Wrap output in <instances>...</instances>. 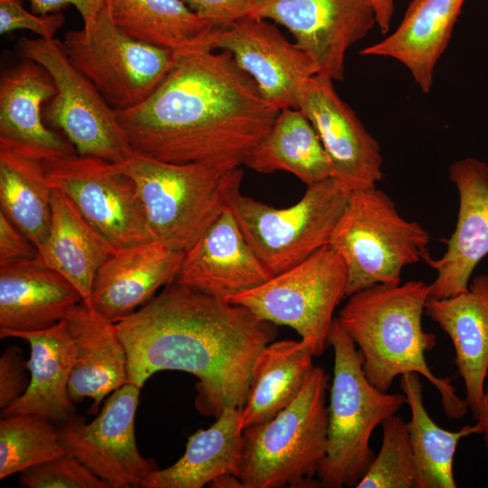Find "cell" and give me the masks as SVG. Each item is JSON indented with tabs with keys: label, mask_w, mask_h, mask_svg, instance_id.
Returning <instances> with one entry per match:
<instances>
[{
	"label": "cell",
	"mask_w": 488,
	"mask_h": 488,
	"mask_svg": "<svg viewBox=\"0 0 488 488\" xmlns=\"http://www.w3.org/2000/svg\"><path fill=\"white\" fill-rule=\"evenodd\" d=\"M199 47L179 55L141 104L117 111L136 153L227 172L244 164L280 110L227 52Z\"/></svg>",
	"instance_id": "cell-1"
},
{
	"label": "cell",
	"mask_w": 488,
	"mask_h": 488,
	"mask_svg": "<svg viewBox=\"0 0 488 488\" xmlns=\"http://www.w3.org/2000/svg\"><path fill=\"white\" fill-rule=\"evenodd\" d=\"M127 355V382L143 387L160 371L198 379L195 407L218 418L242 409L260 352L275 324L245 307L173 281L141 309L116 323Z\"/></svg>",
	"instance_id": "cell-2"
},
{
	"label": "cell",
	"mask_w": 488,
	"mask_h": 488,
	"mask_svg": "<svg viewBox=\"0 0 488 488\" xmlns=\"http://www.w3.org/2000/svg\"><path fill=\"white\" fill-rule=\"evenodd\" d=\"M428 296L423 281L375 285L348 296L336 318L358 347L372 385L386 392L396 377L416 372L437 389L446 415L460 419L469 409L466 399L457 395L449 378L435 375L426 360L436 344V335L422 327Z\"/></svg>",
	"instance_id": "cell-3"
},
{
	"label": "cell",
	"mask_w": 488,
	"mask_h": 488,
	"mask_svg": "<svg viewBox=\"0 0 488 488\" xmlns=\"http://www.w3.org/2000/svg\"><path fill=\"white\" fill-rule=\"evenodd\" d=\"M117 164L136 186L152 239L183 253L229 206L243 177L239 167L224 172L136 152Z\"/></svg>",
	"instance_id": "cell-4"
},
{
	"label": "cell",
	"mask_w": 488,
	"mask_h": 488,
	"mask_svg": "<svg viewBox=\"0 0 488 488\" xmlns=\"http://www.w3.org/2000/svg\"><path fill=\"white\" fill-rule=\"evenodd\" d=\"M329 377L314 366L295 399L270 419L243 429L237 476L244 488L321 487L325 459Z\"/></svg>",
	"instance_id": "cell-5"
},
{
	"label": "cell",
	"mask_w": 488,
	"mask_h": 488,
	"mask_svg": "<svg viewBox=\"0 0 488 488\" xmlns=\"http://www.w3.org/2000/svg\"><path fill=\"white\" fill-rule=\"evenodd\" d=\"M328 343L333 349L327 448L318 472L321 487H356L375 455L370 446L373 430L397 414L404 394L381 391L367 379L355 343L334 318Z\"/></svg>",
	"instance_id": "cell-6"
},
{
	"label": "cell",
	"mask_w": 488,
	"mask_h": 488,
	"mask_svg": "<svg viewBox=\"0 0 488 488\" xmlns=\"http://www.w3.org/2000/svg\"><path fill=\"white\" fill-rule=\"evenodd\" d=\"M429 239L376 185L351 191L328 243L346 265L345 298L375 285H399L402 269L428 253Z\"/></svg>",
	"instance_id": "cell-7"
},
{
	"label": "cell",
	"mask_w": 488,
	"mask_h": 488,
	"mask_svg": "<svg viewBox=\"0 0 488 488\" xmlns=\"http://www.w3.org/2000/svg\"><path fill=\"white\" fill-rule=\"evenodd\" d=\"M350 192L330 176L307 186L296 204L276 208L242 195L236 189L229 208L249 247L273 277L328 245Z\"/></svg>",
	"instance_id": "cell-8"
},
{
	"label": "cell",
	"mask_w": 488,
	"mask_h": 488,
	"mask_svg": "<svg viewBox=\"0 0 488 488\" xmlns=\"http://www.w3.org/2000/svg\"><path fill=\"white\" fill-rule=\"evenodd\" d=\"M347 268L330 246L301 263L226 301L248 309L256 318L294 329L314 357L329 345L333 312L345 298Z\"/></svg>",
	"instance_id": "cell-9"
},
{
	"label": "cell",
	"mask_w": 488,
	"mask_h": 488,
	"mask_svg": "<svg viewBox=\"0 0 488 488\" xmlns=\"http://www.w3.org/2000/svg\"><path fill=\"white\" fill-rule=\"evenodd\" d=\"M62 44L70 62L116 111L144 102L181 54L124 33L112 21L107 1L92 23L68 32Z\"/></svg>",
	"instance_id": "cell-10"
},
{
	"label": "cell",
	"mask_w": 488,
	"mask_h": 488,
	"mask_svg": "<svg viewBox=\"0 0 488 488\" xmlns=\"http://www.w3.org/2000/svg\"><path fill=\"white\" fill-rule=\"evenodd\" d=\"M18 49L23 59L40 64L53 80L56 93L43 109V118L62 131L78 155L119 164L135 153L117 111L70 62L62 42L22 38Z\"/></svg>",
	"instance_id": "cell-11"
},
{
	"label": "cell",
	"mask_w": 488,
	"mask_h": 488,
	"mask_svg": "<svg viewBox=\"0 0 488 488\" xmlns=\"http://www.w3.org/2000/svg\"><path fill=\"white\" fill-rule=\"evenodd\" d=\"M44 165L51 185L113 249L153 240L136 186L117 164L74 153L45 160Z\"/></svg>",
	"instance_id": "cell-12"
},
{
	"label": "cell",
	"mask_w": 488,
	"mask_h": 488,
	"mask_svg": "<svg viewBox=\"0 0 488 488\" xmlns=\"http://www.w3.org/2000/svg\"><path fill=\"white\" fill-rule=\"evenodd\" d=\"M141 389L127 382L113 391L90 423L74 415L58 426L66 452L111 488H142L147 476L158 469L136 446L135 419Z\"/></svg>",
	"instance_id": "cell-13"
},
{
	"label": "cell",
	"mask_w": 488,
	"mask_h": 488,
	"mask_svg": "<svg viewBox=\"0 0 488 488\" xmlns=\"http://www.w3.org/2000/svg\"><path fill=\"white\" fill-rule=\"evenodd\" d=\"M248 15L286 27L333 80H343L347 51L377 25L370 0H255Z\"/></svg>",
	"instance_id": "cell-14"
},
{
	"label": "cell",
	"mask_w": 488,
	"mask_h": 488,
	"mask_svg": "<svg viewBox=\"0 0 488 488\" xmlns=\"http://www.w3.org/2000/svg\"><path fill=\"white\" fill-rule=\"evenodd\" d=\"M210 48L229 52L264 99L278 110L297 108L303 88L317 74L310 57L266 19L246 15L215 26Z\"/></svg>",
	"instance_id": "cell-15"
},
{
	"label": "cell",
	"mask_w": 488,
	"mask_h": 488,
	"mask_svg": "<svg viewBox=\"0 0 488 488\" xmlns=\"http://www.w3.org/2000/svg\"><path fill=\"white\" fill-rule=\"evenodd\" d=\"M333 81L320 74L313 76L302 89L297 108L319 136L332 176L349 191L374 186L383 178L380 145L337 94Z\"/></svg>",
	"instance_id": "cell-16"
},
{
	"label": "cell",
	"mask_w": 488,
	"mask_h": 488,
	"mask_svg": "<svg viewBox=\"0 0 488 488\" xmlns=\"http://www.w3.org/2000/svg\"><path fill=\"white\" fill-rule=\"evenodd\" d=\"M449 178L459 194L455 229L438 258L423 260L437 273L428 298H444L468 289L471 275L488 254V164L466 157L451 164Z\"/></svg>",
	"instance_id": "cell-17"
},
{
	"label": "cell",
	"mask_w": 488,
	"mask_h": 488,
	"mask_svg": "<svg viewBox=\"0 0 488 488\" xmlns=\"http://www.w3.org/2000/svg\"><path fill=\"white\" fill-rule=\"evenodd\" d=\"M271 277L249 247L228 206L184 252L174 281L227 300Z\"/></svg>",
	"instance_id": "cell-18"
},
{
	"label": "cell",
	"mask_w": 488,
	"mask_h": 488,
	"mask_svg": "<svg viewBox=\"0 0 488 488\" xmlns=\"http://www.w3.org/2000/svg\"><path fill=\"white\" fill-rule=\"evenodd\" d=\"M183 254L155 240L116 249L97 272L90 309L113 323L125 319L174 280Z\"/></svg>",
	"instance_id": "cell-19"
},
{
	"label": "cell",
	"mask_w": 488,
	"mask_h": 488,
	"mask_svg": "<svg viewBox=\"0 0 488 488\" xmlns=\"http://www.w3.org/2000/svg\"><path fill=\"white\" fill-rule=\"evenodd\" d=\"M56 93L48 72L23 59L0 79V145L41 160L76 153L72 144L44 123V102Z\"/></svg>",
	"instance_id": "cell-20"
},
{
	"label": "cell",
	"mask_w": 488,
	"mask_h": 488,
	"mask_svg": "<svg viewBox=\"0 0 488 488\" xmlns=\"http://www.w3.org/2000/svg\"><path fill=\"white\" fill-rule=\"evenodd\" d=\"M0 337H14L30 345L27 369L31 377L23 395L1 410V418L33 414L57 426L75 415L76 408L68 392L75 352L65 320L43 330L14 332L0 329Z\"/></svg>",
	"instance_id": "cell-21"
},
{
	"label": "cell",
	"mask_w": 488,
	"mask_h": 488,
	"mask_svg": "<svg viewBox=\"0 0 488 488\" xmlns=\"http://www.w3.org/2000/svg\"><path fill=\"white\" fill-rule=\"evenodd\" d=\"M74 345L68 392L73 403L94 400L95 414L103 399L127 382V355L116 323L80 303L64 319Z\"/></svg>",
	"instance_id": "cell-22"
},
{
	"label": "cell",
	"mask_w": 488,
	"mask_h": 488,
	"mask_svg": "<svg viewBox=\"0 0 488 488\" xmlns=\"http://www.w3.org/2000/svg\"><path fill=\"white\" fill-rule=\"evenodd\" d=\"M80 303L78 290L38 257L0 265V329H47L64 320Z\"/></svg>",
	"instance_id": "cell-23"
},
{
	"label": "cell",
	"mask_w": 488,
	"mask_h": 488,
	"mask_svg": "<svg viewBox=\"0 0 488 488\" xmlns=\"http://www.w3.org/2000/svg\"><path fill=\"white\" fill-rule=\"evenodd\" d=\"M425 314L451 339L465 399L475 417L488 375V275L474 277L466 291L455 296L427 298Z\"/></svg>",
	"instance_id": "cell-24"
},
{
	"label": "cell",
	"mask_w": 488,
	"mask_h": 488,
	"mask_svg": "<svg viewBox=\"0 0 488 488\" xmlns=\"http://www.w3.org/2000/svg\"><path fill=\"white\" fill-rule=\"evenodd\" d=\"M465 0H412L394 32L361 51L394 59L410 72L423 93L433 86L435 68L448 46Z\"/></svg>",
	"instance_id": "cell-25"
},
{
	"label": "cell",
	"mask_w": 488,
	"mask_h": 488,
	"mask_svg": "<svg viewBox=\"0 0 488 488\" xmlns=\"http://www.w3.org/2000/svg\"><path fill=\"white\" fill-rule=\"evenodd\" d=\"M115 250L82 217L71 201L52 187L50 230L38 249V258L66 278L89 308L97 272Z\"/></svg>",
	"instance_id": "cell-26"
},
{
	"label": "cell",
	"mask_w": 488,
	"mask_h": 488,
	"mask_svg": "<svg viewBox=\"0 0 488 488\" xmlns=\"http://www.w3.org/2000/svg\"><path fill=\"white\" fill-rule=\"evenodd\" d=\"M242 444L241 409L226 408L210 427L191 435L183 456L153 471L142 488H202L224 474L237 476Z\"/></svg>",
	"instance_id": "cell-27"
},
{
	"label": "cell",
	"mask_w": 488,
	"mask_h": 488,
	"mask_svg": "<svg viewBox=\"0 0 488 488\" xmlns=\"http://www.w3.org/2000/svg\"><path fill=\"white\" fill-rule=\"evenodd\" d=\"M244 164L261 174L286 171L306 186L333 174L330 159L307 117L298 108L281 109Z\"/></svg>",
	"instance_id": "cell-28"
},
{
	"label": "cell",
	"mask_w": 488,
	"mask_h": 488,
	"mask_svg": "<svg viewBox=\"0 0 488 488\" xmlns=\"http://www.w3.org/2000/svg\"><path fill=\"white\" fill-rule=\"evenodd\" d=\"M107 2L114 23L138 42L176 53L199 47L210 48V35L215 26L183 0Z\"/></svg>",
	"instance_id": "cell-29"
},
{
	"label": "cell",
	"mask_w": 488,
	"mask_h": 488,
	"mask_svg": "<svg viewBox=\"0 0 488 488\" xmlns=\"http://www.w3.org/2000/svg\"><path fill=\"white\" fill-rule=\"evenodd\" d=\"M314 357L303 340H281L264 347L253 364L241 409L243 429L270 419L295 399L314 368Z\"/></svg>",
	"instance_id": "cell-30"
},
{
	"label": "cell",
	"mask_w": 488,
	"mask_h": 488,
	"mask_svg": "<svg viewBox=\"0 0 488 488\" xmlns=\"http://www.w3.org/2000/svg\"><path fill=\"white\" fill-rule=\"evenodd\" d=\"M52 192L43 160L0 145V211L38 249L50 230Z\"/></svg>",
	"instance_id": "cell-31"
},
{
	"label": "cell",
	"mask_w": 488,
	"mask_h": 488,
	"mask_svg": "<svg viewBox=\"0 0 488 488\" xmlns=\"http://www.w3.org/2000/svg\"><path fill=\"white\" fill-rule=\"evenodd\" d=\"M400 388L410 408L407 422L417 468L416 488H455L454 458L460 439L482 434L476 421L457 431L446 430L429 416L423 402L420 375L408 372L400 376Z\"/></svg>",
	"instance_id": "cell-32"
},
{
	"label": "cell",
	"mask_w": 488,
	"mask_h": 488,
	"mask_svg": "<svg viewBox=\"0 0 488 488\" xmlns=\"http://www.w3.org/2000/svg\"><path fill=\"white\" fill-rule=\"evenodd\" d=\"M65 453L56 424L33 414L1 418V480Z\"/></svg>",
	"instance_id": "cell-33"
},
{
	"label": "cell",
	"mask_w": 488,
	"mask_h": 488,
	"mask_svg": "<svg viewBox=\"0 0 488 488\" xmlns=\"http://www.w3.org/2000/svg\"><path fill=\"white\" fill-rule=\"evenodd\" d=\"M380 426V452L355 488H416L417 468L407 422L394 414Z\"/></svg>",
	"instance_id": "cell-34"
},
{
	"label": "cell",
	"mask_w": 488,
	"mask_h": 488,
	"mask_svg": "<svg viewBox=\"0 0 488 488\" xmlns=\"http://www.w3.org/2000/svg\"><path fill=\"white\" fill-rule=\"evenodd\" d=\"M19 484L25 488H111L67 452L21 472Z\"/></svg>",
	"instance_id": "cell-35"
},
{
	"label": "cell",
	"mask_w": 488,
	"mask_h": 488,
	"mask_svg": "<svg viewBox=\"0 0 488 488\" xmlns=\"http://www.w3.org/2000/svg\"><path fill=\"white\" fill-rule=\"evenodd\" d=\"M63 23L61 13L36 14L25 10L22 0H0L1 34L25 29L36 33L39 38L52 40Z\"/></svg>",
	"instance_id": "cell-36"
},
{
	"label": "cell",
	"mask_w": 488,
	"mask_h": 488,
	"mask_svg": "<svg viewBox=\"0 0 488 488\" xmlns=\"http://www.w3.org/2000/svg\"><path fill=\"white\" fill-rule=\"evenodd\" d=\"M22 352L17 346H9L0 357V408L5 409L17 401L25 392L26 380ZM28 370V369H27Z\"/></svg>",
	"instance_id": "cell-37"
},
{
	"label": "cell",
	"mask_w": 488,
	"mask_h": 488,
	"mask_svg": "<svg viewBox=\"0 0 488 488\" xmlns=\"http://www.w3.org/2000/svg\"><path fill=\"white\" fill-rule=\"evenodd\" d=\"M38 257L35 244L0 211V265Z\"/></svg>",
	"instance_id": "cell-38"
},
{
	"label": "cell",
	"mask_w": 488,
	"mask_h": 488,
	"mask_svg": "<svg viewBox=\"0 0 488 488\" xmlns=\"http://www.w3.org/2000/svg\"><path fill=\"white\" fill-rule=\"evenodd\" d=\"M214 26H224L249 14L255 0H183Z\"/></svg>",
	"instance_id": "cell-39"
},
{
	"label": "cell",
	"mask_w": 488,
	"mask_h": 488,
	"mask_svg": "<svg viewBox=\"0 0 488 488\" xmlns=\"http://www.w3.org/2000/svg\"><path fill=\"white\" fill-rule=\"evenodd\" d=\"M32 12L36 14L60 13L67 5H73L80 13L83 26L92 23L107 0H29Z\"/></svg>",
	"instance_id": "cell-40"
},
{
	"label": "cell",
	"mask_w": 488,
	"mask_h": 488,
	"mask_svg": "<svg viewBox=\"0 0 488 488\" xmlns=\"http://www.w3.org/2000/svg\"><path fill=\"white\" fill-rule=\"evenodd\" d=\"M375 13L376 23L381 33L386 35L389 30L394 12L393 0H370Z\"/></svg>",
	"instance_id": "cell-41"
},
{
	"label": "cell",
	"mask_w": 488,
	"mask_h": 488,
	"mask_svg": "<svg viewBox=\"0 0 488 488\" xmlns=\"http://www.w3.org/2000/svg\"><path fill=\"white\" fill-rule=\"evenodd\" d=\"M474 418L482 426V435L483 436L486 454L488 455V384L484 389L483 397Z\"/></svg>",
	"instance_id": "cell-42"
},
{
	"label": "cell",
	"mask_w": 488,
	"mask_h": 488,
	"mask_svg": "<svg viewBox=\"0 0 488 488\" xmlns=\"http://www.w3.org/2000/svg\"><path fill=\"white\" fill-rule=\"evenodd\" d=\"M209 484L215 488H244L239 478L232 474H224L212 480Z\"/></svg>",
	"instance_id": "cell-43"
}]
</instances>
